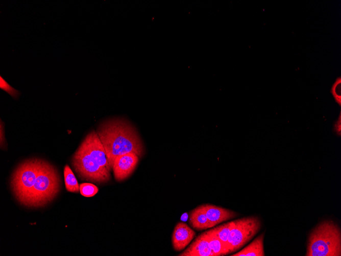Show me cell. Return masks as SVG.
<instances>
[{
	"mask_svg": "<svg viewBox=\"0 0 341 256\" xmlns=\"http://www.w3.org/2000/svg\"><path fill=\"white\" fill-rule=\"evenodd\" d=\"M213 256L226 255V252L221 240L213 228L205 231Z\"/></svg>",
	"mask_w": 341,
	"mask_h": 256,
	"instance_id": "13",
	"label": "cell"
},
{
	"mask_svg": "<svg viewBox=\"0 0 341 256\" xmlns=\"http://www.w3.org/2000/svg\"><path fill=\"white\" fill-rule=\"evenodd\" d=\"M97 133L111 169L115 159L120 155L132 153L141 157L144 153L143 145L137 132L125 121H106L100 125Z\"/></svg>",
	"mask_w": 341,
	"mask_h": 256,
	"instance_id": "2",
	"label": "cell"
},
{
	"mask_svg": "<svg viewBox=\"0 0 341 256\" xmlns=\"http://www.w3.org/2000/svg\"><path fill=\"white\" fill-rule=\"evenodd\" d=\"M333 132H335L337 135H341V112L340 111L339 116L337 120L334 122L333 125Z\"/></svg>",
	"mask_w": 341,
	"mask_h": 256,
	"instance_id": "19",
	"label": "cell"
},
{
	"mask_svg": "<svg viewBox=\"0 0 341 256\" xmlns=\"http://www.w3.org/2000/svg\"><path fill=\"white\" fill-rule=\"evenodd\" d=\"M98 188L90 183H83L80 185V193L86 197L93 196L98 193Z\"/></svg>",
	"mask_w": 341,
	"mask_h": 256,
	"instance_id": "16",
	"label": "cell"
},
{
	"mask_svg": "<svg viewBox=\"0 0 341 256\" xmlns=\"http://www.w3.org/2000/svg\"><path fill=\"white\" fill-rule=\"evenodd\" d=\"M42 160L37 158L26 160L16 168L12 175V191L16 199L22 205H27Z\"/></svg>",
	"mask_w": 341,
	"mask_h": 256,
	"instance_id": "5",
	"label": "cell"
},
{
	"mask_svg": "<svg viewBox=\"0 0 341 256\" xmlns=\"http://www.w3.org/2000/svg\"><path fill=\"white\" fill-rule=\"evenodd\" d=\"M72 164L79 176L95 183H104L111 177V168L97 132H90L75 153Z\"/></svg>",
	"mask_w": 341,
	"mask_h": 256,
	"instance_id": "1",
	"label": "cell"
},
{
	"mask_svg": "<svg viewBox=\"0 0 341 256\" xmlns=\"http://www.w3.org/2000/svg\"><path fill=\"white\" fill-rule=\"evenodd\" d=\"M306 255H341V232L338 225L332 221H325L317 226L309 237Z\"/></svg>",
	"mask_w": 341,
	"mask_h": 256,
	"instance_id": "3",
	"label": "cell"
},
{
	"mask_svg": "<svg viewBox=\"0 0 341 256\" xmlns=\"http://www.w3.org/2000/svg\"><path fill=\"white\" fill-rule=\"evenodd\" d=\"M264 233L255 238L250 244L232 256H264L263 239Z\"/></svg>",
	"mask_w": 341,
	"mask_h": 256,
	"instance_id": "12",
	"label": "cell"
},
{
	"mask_svg": "<svg viewBox=\"0 0 341 256\" xmlns=\"http://www.w3.org/2000/svg\"><path fill=\"white\" fill-rule=\"evenodd\" d=\"M330 92L334 98L335 102L341 106V77H337L332 84Z\"/></svg>",
	"mask_w": 341,
	"mask_h": 256,
	"instance_id": "17",
	"label": "cell"
},
{
	"mask_svg": "<svg viewBox=\"0 0 341 256\" xmlns=\"http://www.w3.org/2000/svg\"><path fill=\"white\" fill-rule=\"evenodd\" d=\"M64 177L67 191L70 192L78 193L80 191V185L74 173L68 165H66L64 167Z\"/></svg>",
	"mask_w": 341,
	"mask_h": 256,
	"instance_id": "15",
	"label": "cell"
},
{
	"mask_svg": "<svg viewBox=\"0 0 341 256\" xmlns=\"http://www.w3.org/2000/svg\"><path fill=\"white\" fill-rule=\"evenodd\" d=\"M194 231L186 223L181 222L175 226L172 238L174 249L176 251L184 249L194 238Z\"/></svg>",
	"mask_w": 341,
	"mask_h": 256,
	"instance_id": "8",
	"label": "cell"
},
{
	"mask_svg": "<svg viewBox=\"0 0 341 256\" xmlns=\"http://www.w3.org/2000/svg\"><path fill=\"white\" fill-rule=\"evenodd\" d=\"M139 157L134 153H127L117 157L113 165L114 177L117 181L127 178L134 170Z\"/></svg>",
	"mask_w": 341,
	"mask_h": 256,
	"instance_id": "7",
	"label": "cell"
},
{
	"mask_svg": "<svg viewBox=\"0 0 341 256\" xmlns=\"http://www.w3.org/2000/svg\"><path fill=\"white\" fill-rule=\"evenodd\" d=\"M187 214H186V213H185V214H183L182 216H181V219L182 220L184 221H186L187 219Z\"/></svg>",
	"mask_w": 341,
	"mask_h": 256,
	"instance_id": "21",
	"label": "cell"
},
{
	"mask_svg": "<svg viewBox=\"0 0 341 256\" xmlns=\"http://www.w3.org/2000/svg\"><path fill=\"white\" fill-rule=\"evenodd\" d=\"M233 224V221L224 223L221 225L213 228L216 235L223 244L227 254H229L228 240L229 235Z\"/></svg>",
	"mask_w": 341,
	"mask_h": 256,
	"instance_id": "14",
	"label": "cell"
},
{
	"mask_svg": "<svg viewBox=\"0 0 341 256\" xmlns=\"http://www.w3.org/2000/svg\"><path fill=\"white\" fill-rule=\"evenodd\" d=\"M261 228L258 217L250 216L233 221L228 240L229 253L234 252L246 244Z\"/></svg>",
	"mask_w": 341,
	"mask_h": 256,
	"instance_id": "6",
	"label": "cell"
},
{
	"mask_svg": "<svg viewBox=\"0 0 341 256\" xmlns=\"http://www.w3.org/2000/svg\"><path fill=\"white\" fill-rule=\"evenodd\" d=\"M189 223L193 228L198 231L212 227L201 205L197 206L190 212Z\"/></svg>",
	"mask_w": 341,
	"mask_h": 256,
	"instance_id": "11",
	"label": "cell"
},
{
	"mask_svg": "<svg viewBox=\"0 0 341 256\" xmlns=\"http://www.w3.org/2000/svg\"><path fill=\"white\" fill-rule=\"evenodd\" d=\"M212 227L236 217L238 215L235 212L211 204L201 205Z\"/></svg>",
	"mask_w": 341,
	"mask_h": 256,
	"instance_id": "9",
	"label": "cell"
},
{
	"mask_svg": "<svg viewBox=\"0 0 341 256\" xmlns=\"http://www.w3.org/2000/svg\"><path fill=\"white\" fill-rule=\"evenodd\" d=\"M180 256H213L205 231L199 235Z\"/></svg>",
	"mask_w": 341,
	"mask_h": 256,
	"instance_id": "10",
	"label": "cell"
},
{
	"mask_svg": "<svg viewBox=\"0 0 341 256\" xmlns=\"http://www.w3.org/2000/svg\"><path fill=\"white\" fill-rule=\"evenodd\" d=\"M0 88L14 98H17L19 92L18 90L10 86L2 77H0Z\"/></svg>",
	"mask_w": 341,
	"mask_h": 256,
	"instance_id": "18",
	"label": "cell"
},
{
	"mask_svg": "<svg viewBox=\"0 0 341 256\" xmlns=\"http://www.w3.org/2000/svg\"><path fill=\"white\" fill-rule=\"evenodd\" d=\"M60 181L54 167L42 160L27 206H43L51 201L59 192Z\"/></svg>",
	"mask_w": 341,
	"mask_h": 256,
	"instance_id": "4",
	"label": "cell"
},
{
	"mask_svg": "<svg viewBox=\"0 0 341 256\" xmlns=\"http://www.w3.org/2000/svg\"><path fill=\"white\" fill-rule=\"evenodd\" d=\"M3 124L2 123V121H1V146L4 145V142H5V138H4V129L3 128Z\"/></svg>",
	"mask_w": 341,
	"mask_h": 256,
	"instance_id": "20",
	"label": "cell"
}]
</instances>
